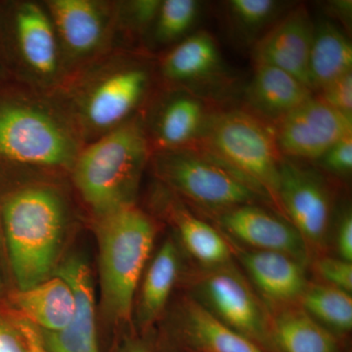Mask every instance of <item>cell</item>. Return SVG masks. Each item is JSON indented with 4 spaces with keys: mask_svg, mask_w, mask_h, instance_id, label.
I'll return each instance as SVG.
<instances>
[{
    "mask_svg": "<svg viewBox=\"0 0 352 352\" xmlns=\"http://www.w3.org/2000/svg\"><path fill=\"white\" fill-rule=\"evenodd\" d=\"M60 171L0 163V234L15 289L54 274L74 217Z\"/></svg>",
    "mask_w": 352,
    "mask_h": 352,
    "instance_id": "1",
    "label": "cell"
},
{
    "mask_svg": "<svg viewBox=\"0 0 352 352\" xmlns=\"http://www.w3.org/2000/svg\"><path fill=\"white\" fill-rule=\"evenodd\" d=\"M157 87L153 55L115 50L69 73L47 95L87 144L142 113Z\"/></svg>",
    "mask_w": 352,
    "mask_h": 352,
    "instance_id": "2",
    "label": "cell"
},
{
    "mask_svg": "<svg viewBox=\"0 0 352 352\" xmlns=\"http://www.w3.org/2000/svg\"><path fill=\"white\" fill-rule=\"evenodd\" d=\"M83 145L47 94L17 82L0 85V163L69 175Z\"/></svg>",
    "mask_w": 352,
    "mask_h": 352,
    "instance_id": "3",
    "label": "cell"
},
{
    "mask_svg": "<svg viewBox=\"0 0 352 352\" xmlns=\"http://www.w3.org/2000/svg\"><path fill=\"white\" fill-rule=\"evenodd\" d=\"M151 155L142 113L83 145L69 179L94 219L136 205Z\"/></svg>",
    "mask_w": 352,
    "mask_h": 352,
    "instance_id": "4",
    "label": "cell"
},
{
    "mask_svg": "<svg viewBox=\"0 0 352 352\" xmlns=\"http://www.w3.org/2000/svg\"><path fill=\"white\" fill-rule=\"evenodd\" d=\"M101 308L109 320L131 319L134 295L156 237V222L138 205L94 219Z\"/></svg>",
    "mask_w": 352,
    "mask_h": 352,
    "instance_id": "5",
    "label": "cell"
},
{
    "mask_svg": "<svg viewBox=\"0 0 352 352\" xmlns=\"http://www.w3.org/2000/svg\"><path fill=\"white\" fill-rule=\"evenodd\" d=\"M194 148L237 173L279 207L283 156L278 149L272 124L245 109L215 111L210 113Z\"/></svg>",
    "mask_w": 352,
    "mask_h": 352,
    "instance_id": "6",
    "label": "cell"
},
{
    "mask_svg": "<svg viewBox=\"0 0 352 352\" xmlns=\"http://www.w3.org/2000/svg\"><path fill=\"white\" fill-rule=\"evenodd\" d=\"M0 39L14 82L48 94L63 80L56 32L43 1L0 0Z\"/></svg>",
    "mask_w": 352,
    "mask_h": 352,
    "instance_id": "7",
    "label": "cell"
},
{
    "mask_svg": "<svg viewBox=\"0 0 352 352\" xmlns=\"http://www.w3.org/2000/svg\"><path fill=\"white\" fill-rule=\"evenodd\" d=\"M149 166L171 193L212 214L250 204L271 203L244 178L197 148L153 151Z\"/></svg>",
    "mask_w": 352,
    "mask_h": 352,
    "instance_id": "8",
    "label": "cell"
},
{
    "mask_svg": "<svg viewBox=\"0 0 352 352\" xmlns=\"http://www.w3.org/2000/svg\"><path fill=\"white\" fill-rule=\"evenodd\" d=\"M56 32L65 76L118 46L115 0H43Z\"/></svg>",
    "mask_w": 352,
    "mask_h": 352,
    "instance_id": "9",
    "label": "cell"
},
{
    "mask_svg": "<svg viewBox=\"0 0 352 352\" xmlns=\"http://www.w3.org/2000/svg\"><path fill=\"white\" fill-rule=\"evenodd\" d=\"M208 271L199 280V298L210 314L229 328L264 346H272L270 320L263 303L231 263Z\"/></svg>",
    "mask_w": 352,
    "mask_h": 352,
    "instance_id": "10",
    "label": "cell"
},
{
    "mask_svg": "<svg viewBox=\"0 0 352 352\" xmlns=\"http://www.w3.org/2000/svg\"><path fill=\"white\" fill-rule=\"evenodd\" d=\"M278 203L280 210L287 215L308 247L326 245L333 214V196L321 173L295 160L283 157Z\"/></svg>",
    "mask_w": 352,
    "mask_h": 352,
    "instance_id": "11",
    "label": "cell"
},
{
    "mask_svg": "<svg viewBox=\"0 0 352 352\" xmlns=\"http://www.w3.org/2000/svg\"><path fill=\"white\" fill-rule=\"evenodd\" d=\"M210 113L198 94L159 85L142 112L152 152L195 147Z\"/></svg>",
    "mask_w": 352,
    "mask_h": 352,
    "instance_id": "12",
    "label": "cell"
},
{
    "mask_svg": "<svg viewBox=\"0 0 352 352\" xmlns=\"http://www.w3.org/2000/svg\"><path fill=\"white\" fill-rule=\"evenodd\" d=\"M272 126L282 156L295 161H317L336 143L352 136V118L315 96Z\"/></svg>",
    "mask_w": 352,
    "mask_h": 352,
    "instance_id": "13",
    "label": "cell"
},
{
    "mask_svg": "<svg viewBox=\"0 0 352 352\" xmlns=\"http://www.w3.org/2000/svg\"><path fill=\"white\" fill-rule=\"evenodd\" d=\"M222 231L252 250L280 252L305 266L309 247L288 219L258 205L239 206L215 214Z\"/></svg>",
    "mask_w": 352,
    "mask_h": 352,
    "instance_id": "14",
    "label": "cell"
},
{
    "mask_svg": "<svg viewBox=\"0 0 352 352\" xmlns=\"http://www.w3.org/2000/svg\"><path fill=\"white\" fill-rule=\"evenodd\" d=\"M54 274L64 278L73 289L76 308L73 318L63 330H38L47 352H99L96 332V308L91 270L80 254L61 259Z\"/></svg>",
    "mask_w": 352,
    "mask_h": 352,
    "instance_id": "15",
    "label": "cell"
},
{
    "mask_svg": "<svg viewBox=\"0 0 352 352\" xmlns=\"http://www.w3.org/2000/svg\"><path fill=\"white\" fill-rule=\"evenodd\" d=\"M314 30L307 7H293L254 44V65L282 69L310 88L308 64Z\"/></svg>",
    "mask_w": 352,
    "mask_h": 352,
    "instance_id": "16",
    "label": "cell"
},
{
    "mask_svg": "<svg viewBox=\"0 0 352 352\" xmlns=\"http://www.w3.org/2000/svg\"><path fill=\"white\" fill-rule=\"evenodd\" d=\"M160 87L193 91L224 73L217 41L207 31H197L155 57Z\"/></svg>",
    "mask_w": 352,
    "mask_h": 352,
    "instance_id": "17",
    "label": "cell"
},
{
    "mask_svg": "<svg viewBox=\"0 0 352 352\" xmlns=\"http://www.w3.org/2000/svg\"><path fill=\"white\" fill-rule=\"evenodd\" d=\"M4 307L38 330L57 332L73 318L75 295L64 278L53 274L31 288L8 292Z\"/></svg>",
    "mask_w": 352,
    "mask_h": 352,
    "instance_id": "18",
    "label": "cell"
},
{
    "mask_svg": "<svg viewBox=\"0 0 352 352\" xmlns=\"http://www.w3.org/2000/svg\"><path fill=\"white\" fill-rule=\"evenodd\" d=\"M241 263L261 295L274 303L300 300L308 287L307 266L280 252L238 250Z\"/></svg>",
    "mask_w": 352,
    "mask_h": 352,
    "instance_id": "19",
    "label": "cell"
},
{
    "mask_svg": "<svg viewBox=\"0 0 352 352\" xmlns=\"http://www.w3.org/2000/svg\"><path fill=\"white\" fill-rule=\"evenodd\" d=\"M254 75L245 89L247 109L273 124L314 96L295 76L268 65H254Z\"/></svg>",
    "mask_w": 352,
    "mask_h": 352,
    "instance_id": "20",
    "label": "cell"
},
{
    "mask_svg": "<svg viewBox=\"0 0 352 352\" xmlns=\"http://www.w3.org/2000/svg\"><path fill=\"white\" fill-rule=\"evenodd\" d=\"M159 200L164 215L175 226L183 245L198 263L208 268L230 263V245L214 227L192 214L175 194L164 195Z\"/></svg>",
    "mask_w": 352,
    "mask_h": 352,
    "instance_id": "21",
    "label": "cell"
},
{
    "mask_svg": "<svg viewBox=\"0 0 352 352\" xmlns=\"http://www.w3.org/2000/svg\"><path fill=\"white\" fill-rule=\"evenodd\" d=\"M352 73V44L344 31L331 21L314 23L308 75L312 92L340 76Z\"/></svg>",
    "mask_w": 352,
    "mask_h": 352,
    "instance_id": "22",
    "label": "cell"
},
{
    "mask_svg": "<svg viewBox=\"0 0 352 352\" xmlns=\"http://www.w3.org/2000/svg\"><path fill=\"white\" fill-rule=\"evenodd\" d=\"M272 346L280 352H337L338 342L328 329L302 309L286 308L270 321Z\"/></svg>",
    "mask_w": 352,
    "mask_h": 352,
    "instance_id": "23",
    "label": "cell"
},
{
    "mask_svg": "<svg viewBox=\"0 0 352 352\" xmlns=\"http://www.w3.org/2000/svg\"><path fill=\"white\" fill-rule=\"evenodd\" d=\"M187 333L206 352H261L258 344L229 328L196 300L185 308Z\"/></svg>",
    "mask_w": 352,
    "mask_h": 352,
    "instance_id": "24",
    "label": "cell"
},
{
    "mask_svg": "<svg viewBox=\"0 0 352 352\" xmlns=\"http://www.w3.org/2000/svg\"><path fill=\"white\" fill-rule=\"evenodd\" d=\"M201 8L196 0H162L141 50L160 54L187 38L198 23Z\"/></svg>",
    "mask_w": 352,
    "mask_h": 352,
    "instance_id": "25",
    "label": "cell"
},
{
    "mask_svg": "<svg viewBox=\"0 0 352 352\" xmlns=\"http://www.w3.org/2000/svg\"><path fill=\"white\" fill-rule=\"evenodd\" d=\"M178 271V250L175 242L168 239L146 273L139 302V318L143 324L151 323L163 311L175 287Z\"/></svg>",
    "mask_w": 352,
    "mask_h": 352,
    "instance_id": "26",
    "label": "cell"
},
{
    "mask_svg": "<svg viewBox=\"0 0 352 352\" xmlns=\"http://www.w3.org/2000/svg\"><path fill=\"white\" fill-rule=\"evenodd\" d=\"M224 7L233 38L252 46L291 9L287 2L277 0H229Z\"/></svg>",
    "mask_w": 352,
    "mask_h": 352,
    "instance_id": "27",
    "label": "cell"
},
{
    "mask_svg": "<svg viewBox=\"0 0 352 352\" xmlns=\"http://www.w3.org/2000/svg\"><path fill=\"white\" fill-rule=\"evenodd\" d=\"M300 300L302 310L329 331L351 330V294L327 284L314 285L307 287Z\"/></svg>",
    "mask_w": 352,
    "mask_h": 352,
    "instance_id": "28",
    "label": "cell"
},
{
    "mask_svg": "<svg viewBox=\"0 0 352 352\" xmlns=\"http://www.w3.org/2000/svg\"><path fill=\"white\" fill-rule=\"evenodd\" d=\"M162 0H115V22L120 50H141Z\"/></svg>",
    "mask_w": 352,
    "mask_h": 352,
    "instance_id": "29",
    "label": "cell"
},
{
    "mask_svg": "<svg viewBox=\"0 0 352 352\" xmlns=\"http://www.w3.org/2000/svg\"><path fill=\"white\" fill-rule=\"evenodd\" d=\"M315 97L333 110L352 118V73L328 83Z\"/></svg>",
    "mask_w": 352,
    "mask_h": 352,
    "instance_id": "30",
    "label": "cell"
},
{
    "mask_svg": "<svg viewBox=\"0 0 352 352\" xmlns=\"http://www.w3.org/2000/svg\"><path fill=\"white\" fill-rule=\"evenodd\" d=\"M316 270L327 285L351 294L352 263L340 258H322L316 263Z\"/></svg>",
    "mask_w": 352,
    "mask_h": 352,
    "instance_id": "31",
    "label": "cell"
},
{
    "mask_svg": "<svg viewBox=\"0 0 352 352\" xmlns=\"http://www.w3.org/2000/svg\"><path fill=\"white\" fill-rule=\"evenodd\" d=\"M324 170L333 175L347 176L352 170V136L342 139L317 160Z\"/></svg>",
    "mask_w": 352,
    "mask_h": 352,
    "instance_id": "32",
    "label": "cell"
},
{
    "mask_svg": "<svg viewBox=\"0 0 352 352\" xmlns=\"http://www.w3.org/2000/svg\"><path fill=\"white\" fill-rule=\"evenodd\" d=\"M335 244L339 258L352 263V214L346 208L338 219L336 226Z\"/></svg>",
    "mask_w": 352,
    "mask_h": 352,
    "instance_id": "33",
    "label": "cell"
},
{
    "mask_svg": "<svg viewBox=\"0 0 352 352\" xmlns=\"http://www.w3.org/2000/svg\"><path fill=\"white\" fill-rule=\"evenodd\" d=\"M0 352H28L19 330L4 311H0Z\"/></svg>",
    "mask_w": 352,
    "mask_h": 352,
    "instance_id": "34",
    "label": "cell"
},
{
    "mask_svg": "<svg viewBox=\"0 0 352 352\" xmlns=\"http://www.w3.org/2000/svg\"><path fill=\"white\" fill-rule=\"evenodd\" d=\"M4 312L8 315L14 325L19 330L23 340H24L28 352H47L44 349L43 342H41L38 329L30 324L29 322L24 320V319H21L19 317L11 314L10 312Z\"/></svg>",
    "mask_w": 352,
    "mask_h": 352,
    "instance_id": "35",
    "label": "cell"
},
{
    "mask_svg": "<svg viewBox=\"0 0 352 352\" xmlns=\"http://www.w3.org/2000/svg\"><path fill=\"white\" fill-rule=\"evenodd\" d=\"M329 10L332 12L333 16L339 18L342 21H344V24L349 23V20L351 18V1H333L328 4Z\"/></svg>",
    "mask_w": 352,
    "mask_h": 352,
    "instance_id": "36",
    "label": "cell"
},
{
    "mask_svg": "<svg viewBox=\"0 0 352 352\" xmlns=\"http://www.w3.org/2000/svg\"><path fill=\"white\" fill-rule=\"evenodd\" d=\"M10 82H14V80L10 72H9L8 66H7L3 46H2L1 39H0V85Z\"/></svg>",
    "mask_w": 352,
    "mask_h": 352,
    "instance_id": "37",
    "label": "cell"
},
{
    "mask_svg": "<svg viewBox=\"0 0 352 352\" xmlns=\"http://www.w3.org/2000/svg\"><path fill=\"white\" fill-rule=\"evenodd\" d=\"M0 239H1V234H0ZM6 279H4L3 270H2L1 256H0V305H6L7 296Z\"/></svg>",
    "mask_w": 352,
    "mask_h": 352,
    "instance_id": "38",
    "label": "cell"
},
{
    "mask_svg": "<svg viewBox=\"0 0 352 352\" xmlns=\"http://www.w3.org/2000/svg\"><path fill=\"white\" fill-rule=\"evenodd\" d=\"M129 352H146L144 349H140V347H135V349H131Z\"/></svg>",
    "mask_w": 352,
    "mask_h": 352,
    "instance_id": "39",
    "label": "cell"
}]
</instances>
